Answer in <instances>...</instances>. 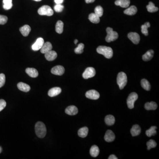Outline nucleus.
<instances>
[{
	"instance_id": "1",
	"label": "nucleus",
	"mask_w": 159,
	"mask_h": 159,
	"mask_svg": "<svg viewBox=\"0 0 159 159\" xmlns=\"http://www.w3.org/2000/svg\"><path fill=\"white\" fill-rule=\"evenodd\" d=\"M35 131L37 136L39 138L45 137L46 133V129L45 125L41 122L37 123L35 126Z\"/></svg>"
},
{
	"instance_id": "2",
	"label": "nucleus",
	"mask_w": 159,
	"mask_h": 159,
	"mask_svg": "<svg viewBox=\"0 0 159 159\" xmlns=\"http://www.w3.org/2000/svg\"><path fill=\"white\" fill-rule=\"evenodd\" d=\"M99 54L103 55L106 59H111L113 56V51L112 48L106 46H99L96 49Z\"/></svg>"
},
{
	"instance_id": "3",
	"label": "nucleus",
	"mask_w": 159,
	"mask_h": 159,
	"mask_svg": "<svg viewBox=\"0 0 159 159\" xmlns=\"http://www.w3.org/2000/svg\"><path fill=\"white\" fill-rule=\"evenodd\" d=\"M117 82L120 89H123L127 83V77L126 74L123 72L119 73L117 76Z\"/></svg>"
},
{
	"instance_id": "4",
	"label": "nucleus",
	"mask_w": 159,
	"mask_h": 159,
	"mask_svg": "<svg viewBox=\"0 0 159 159\" xmlns=\"http://www.w3.org/2000/svg\"><path fill=\"white\" fill-rule=\"evenodd\" d=\"M107 36L106 37V41L110 42L114 41L119 37V35L117 32L113 31L112 28H107L106 29Z\"/></svg>"
},
{
	"instance_id": "5",
	"label": "nucleus",
	"mask_w": 159,
	"mask_h": 159,
	"mask_svg": "<svg viewBox=\"0 0 159 159\" xmlns=\"http://www.w3.org/2000/svg\"><path fill=\"white\" fill-rule=\"evenodd\" d=\"M38 13L40 15H45L51 16L54 14V11L50 6L48 5H43L38 9Z\"/></svg>"
},
{
	"instance_id": "6",
	"label": "nucleus",
	"mask_w": 159,
	"mask_h": 159,
	"mask_svg": "<svg viewBox=\"0 0 159 159\" xmlns=\"http://www.w3.org/2000/svg\"><path fill=\"white\" fill-rule=\"evenodd\" d=\"M138 95L135 92H132L129 94L127 100V104L129 109L133 108L134 103L138 99Z\"/></svg>"
},
{
	"instance_id": "7",
	"label": "nucleus",
	"mask_w": 159,
	"mask_h": 159,
	"mask_svg": "<svg viewBox=\"0 0 159 159\" xmlns=\"http://www.w3.org/2000/svg\"><path fill=\"white\" fill-rule=\"evenodd\" d=\"M96 71L93 67H88L84 72L82 74L83 77L85 79L93 77L96 75Z\"/></svg>"
},
{
	"instance_id": "8",
	"label": "nucleus",
	"mask_w": 159,
	"mask_h": 159,
	"mask_svg": "<svg viewBox=\"0 0 159 159\" xmlns=\"http://www.w3.org/2000/svg\"><path fill=\"white\" fill-rule=\"evenodd\" d=\"M86 96L87 98L93 100H97L100 97L99 92L95 90H89L87 92Z\"/></svg>"
},
{
	"instance_id": "9",
	"label": "nucleus",
	"mask_w": 159,
	"mask_h": 159,
	"mask_svg": "<svg viewBox=\"0 0 159 159\" xmlns=\"http://www.w3.org/2000/svg\"><path fill=\"white\" fill-rule=\"evenodd\" d=\"M51 72L54 75L61 76L65 73V68L61 65H57L52 68Z\"/></svg>"
},
{
	"instance_id": "10",
	"label": "nucleus",
	"mask_w": 159,
	"mask_h": 159,
	"mask_svg": "<svg viewBox=\"0 0 159 159\" xmlns=\"http://www.w3.org/2000/svg\"><path fill=\"white\" fill-rule=\"evenodd\" d=\"M128 37L134 44H138L140 41V36L137 33H129L128 34Z\"/></svg>"
},
{
	"instance_id": "11",
	"label": "nucleus",
	"mask_w": 159,
	"mask_h": 159,
	"mask_svg": "<svg viewBox=\"0 0 159 159\" xmlns=\"http://www.w3.org/2000/svg\"><path fill=\"white\" fill-rule=\"evenodd\" d=\"M44 43V39L42 38H39L37 39L36 42L32 46V49L34 51L40 50Z\"/></svg>"
},
{
	"instance_id": "12",
	"label": "nucleus",
	"mask_w": 159,
	"mask_h": 159,
	"mask_svg": "<svg viewBox=\"0 0 159 159\" xmlns=\"http://www.w3.org/2000/svg\"><path fill=\"white\" fill-rule=\"evenodd\" d=\"M78 110L75 106L72 105L68 106L65 110V112L68 115H74L77 114Z\"/></svg>"
},
{
	"instance_id": "13",
	"label": "nucleus",
	"mask_w": 159,
	"mask_h": 159,
	"mask_svg": "<svg viewBox=\"0 0 159 159\" xmlns=\"http://www.w3.org/2000/svg\"><path fill=\"white\" fill-rule=\"evenodd\" d=\"M115 138V135L112 131L108 130L106 131L104 136V139L106 142H110L114 141Z\"/></svg>"
},
{
	"instance_id": "14",
	"label": "nucleus",
	"mask_w": 159,
	"mask_h": 159,
	"mask_svg": "<svg viewBox=\"0 0 159 159\" xmlns=\"http://www.w3.org/2000/svg\"><path fill=\"white\" fill-rule=\"evenodd\" d=\"M45 58L48 61L55 60L57 57V54L55 51H50L49 52L45 54Z\"/></svg>"
},
{
	"instance_id": "15",
	"label": "nucleus",
	"mask_w": 159,
	"mask_h": 159,
	"mask_svg": "<svg viewBox=\"0 0 159 159\" xmlns=\"http://www.w3.org/2000/svg\"><path fill=\"white\" fill-rule=\"evenodd\" d=\"M61 92V89L59 87H55L51 88L48 92V96L50 97H53L58 96Z\"/></svg>"
},
{
	"instance_id": "16",
	"label": "nucleus",
	"mask_w": 159,
	"mask_h": 159,
	"mask_svg": "<svg viewBox=\"0 0 159 159\" xmlns=\"http://www.w3.org/2000/svg\"><path fill=\"white\" fill-rule=\"evenodd\" d=\"M52 49V45L51 43L49 42H47L43 44V46L41 48V52L42 54H45L50 51Z\"/></svg>"
},
{
	"instance_id": "17",
	"label": "nucleus",
	"mask_w": 159,
	"mask_h": 159,
	"mask_svg": "<svg viewBox=\"0 0 159 159\" xmlns=\"http://www.w3.org/2000/svg\"><path fill=\"white\" fill-rule=\"evenodd\" d=\"M115 4L117 6H120L122 8H127L130 4V0H116Z\"/></svg>"
},
{
	"instance_id": "18",
	"label": "nucleus",
	"mask_w": 159,
	"mask_h": 159,
	"mask_svg": "<svg viewBox=\"0 0 159 159\" xmlns=\"http://www.w3.org/2000/svg\"><path fill=\"white\" fill-rule=\"evenodd\" d=\"M25 71L28 75L32 77H36L38 76V72L35 68H28L26 69Z\"/></svg>"
},
{
	"instance_id": "19",
	"label": "nucleus",
	"mask_w": 159,
	"mask_h": 159,
	"mask_svg": "<svg viewBox=\"0 0 159 159\" xmlns=\"http://www.w3.org/2000/svg\"><path fill=\"white\" fill-rule=\"evenodd\" d=\"M141 128L138 125H134L130 130L131 134L133 137L138 136L141 133Z\"/></svg>"
},
{
	"instance_id": "20",
	"label": "nucleus",
	"mask_w": 159,
	"mask_h": 159,
	"mask_svg": "<svg viewBox=\"0 0 159 159\" xmlns=\"http://www.w3.org/2000/svg\"><path fill=\"white\" fill-rule=\"evenodd\" d=\"M31 31V27L28 25H24L20 28V31L22 35L25 37L28 36Z\"/></svg>"
},
{
	"instance_id": "21",
	"label": "nucleus",
	"mask_w": 159,
	"mask_h": 159,
	"mask_svg": "<svg viewBox=\"0 0 159 159\" xmlns=\"http://www.w3.org/2000/svg\"><path fill=\"white\" fill-rule=\"evenodd\" d=\"M137 7L134 5L130 6L128 9H126L124 11V13L125 14L128 15H133L136 14L137 13Z\"/></svg>"
},
{
	"instance_id": "22",
	"label": "nucleus",
	"mask_w": 159,
	"mask_h": 159,
	"mask_svg": "<svg viewBox=\"0 0 159 159\" xmlns=\"http://www.w3.org/2000/svg\"><path fill=\"white\" fill-rule=\"evenodd\" d=\"M18 87L20 90L24 92H28L31 89L30 86L23 82H20L18 84Z\"/></svg>"
},
{
	"instance_id": "23",
	"label": "nucleus",
	"mask_w": 159,
	"mask_h": 159,
	"mask_svg": "<svg viewBox=\"0 0 159 159\" xmlns=\"http://www.w3.org/2000/svg\"><path fill=\"white\" fill-rule=\"evenodd\" d=\"M154 52L153 50H149V51H148L146 54H144L142 56V59L144 61H146L150 60L153 58V56H154Z\"/></svg>"
},
{
	"instance_id": "24",
	"label": "nucleus",
	"mask_w": 159,
	"mask_h": 159,
	"mask_svg": "<svg viewBox=\"0 0 159 159\" xmlns=\"http://www.w3.org/2000/svg\"><path fill=\"white\" fill-rule=\"evenodd\" d=\"M100 153V150L97 146L96 145L92 146L90 150V155L93 157H97Z\"/></svg>"
},
{
	"instance_id": "25",
	"label": "nucleus",
	"mask_w": 159,
	"mask_h": 159,
	"mask_svg": "<svg viewBox=\"0 0 159 159\" xmlns=\"http://www.w3.org/2000/svg\"><path fill=\"white\" fill-rule=\"evenodd\" d=\"M145 108L147 110H155L157 108V104L154 102H147L145 104Z\"/></svg>"
},
{
	"instance_id": "26",
	"label": "nucleus",
	"mask_w": 159,
	"mask_h": 159,
	"mask_svg": "<svg viewBox=\"0 0 159 159\" xmlns=\"http://www.w3.org/2000/svg\"><path fill=\"white\" fill-rule=\"evenodd\" d=\"M88 129L87 127H84L80 129L78 131V136L80 137L84 138L86 137L88 134Z\"/></svg>"
},
{
	"instance_id": "27",
	"label": "nucleus",
	"mask_w": 159,
	"mask_h": 159,
	"mask_svg": "<svg viewBox=\"0 0 159 159\" xmlns=\"http://www.w3.org/2000/svg\"><path fill=\"white\" fill-rule=\"evenodd\" d=\"M115 118L112 115H108L105 118V122L108 126H112L115 123Z\"/></svg>"
},
{
	"instance_id": "28",
	"label": "nucleus",
	"mask_w": 159,
	"mask_h": 159,
	"mask_svg": "<svg viewBox=\"0 0 159 159\" xmlns=\"http://www.w3.org/2000/svg\"><path fill=\"white\" fill-rule=\"evenodd\" d=\"M64 24L62 21L59 20L57 22L55 26L56 32L58 33L61 34L63 31Z\"/></svg>"
},
{
	"instance_id": "29",
	"label": "nucleus",
	"mask_w": 159,
	"mask_h": 159,
	"mask_svg": "<svg viewBox=\"0 0 159 159\" xmlns=\"http://www.w3.org/2000/svg\"><path fill=\"white\" fill-rule=\"evenodd\" d=\"M100 18L96 15L95 13H92L89 15L88 19L92 23L98 24L100 22Z\"/></svg>"
},
{
	"instance_id": "30",
	"label": "nucleus",
	"mask_w": 159,
	"mask_h": 159,
	"mask_svg": "<svg viewBox=\"0 0 159 159\" xmlns=\"http://www.w3.org/2000/svg\"><path fill=\"white\" fill-rule=\"evenodd\" d=\"M157 127L156 126H152L150 129L146 131V134L149 137H151L152 136H155L156 135Z\"/></svg>"
},
{
	"instance_id": "31",
	"label": "nucleus",
	"mask_w": 159,
	"mask_h": 159,
	"mask_svg": "<svg viewBox=\"0 0 159 159\" xmlns=\"http://www.w3.org/2000/svg\"><path fill=\"white\" fill-rule=\"evenodd\" d=\"M146 8L148 12L150 13H154V12H157L159 10L158 8L156 7L154 4L151 1L149 2V5H147Z\"/></svg>"
},
{
	"instance_id": "32",
	"label": "nucleus",
	"mask_w": 159,
	"mask_h": 159,
	"mask_svg": "<svg viewBox=\"0 0 159 159\" xmlns=\"http://www.w3.org/2000/svg\"><path fill=\"white\" fill-rule=\"evenodd\" d=\"M141 86L145 90L149 91L151 89V85L150 82L145 79H143L141 81Z\"/></svg>"
},
{
	"instance_id": "33",
	"label": "nucleus",
	"mask_w": 159,
	"mask_h": 159,
	"mask_svg": "<svg viewBox=\"0 0 159 159\" xmlns=\"http://www.w3.org/2000/svg\"><path fill=\"white\" fill-rule=\"evenodd\" d=\"M150 27V24L149 22H146V23L142 25L141 27L142 33L146 36H147L149 34L148 28Z\"/></svg>"
},
{
	"instance_id": "34",
	"label": "nucleus",
	"mask_w": 159,
	"mask_h": 159,
	"mask_svg": "<svg viewBox=\"0 0 159 159\" xmlns=\"http://www.w3.org/2000/svg\"><path fill=\"white\" fill-rule=\"evenodd\" d=\"M3 8L5 10H9L13 7L12 0H3Z\"/></svg>"
},
{
	"instance_id": "35",
	"label": "nucleus",
	"mask_w": 159,
	"mask_h": 159,
	"mask_svg": "<svg viewBox=\"0 0 159 159\" xmlns=\"http://www.w3.org/2000/svg\"><path fill=\"white\" fill-rule=\"evenodd\" d=\"M84 45L83 43H80L78 45L77 47L75 48L74 50V52L77 54H81L84 52Z\"/></svg>"
},
{
	"instance_id": "36",
	"label": "nucleus",
	"mask_w": 159,
	"mask_h": 159,
	"mask_svg": "<svg viewBox=\"0 0 159 159\" xmlns=\"http://www.w3.org/2000/svg\"><path fill=\"white\" fill-rule=\"evenodd\" d=\"M103 13H104V10L101 6H98L95 8V13L98 15L99 18H100L103 15Z\"/></svg>"
},
{
	"instance_id": "37",
	"label": "nucleus",
	"mask_w": 159,
	"mask_h": 159,
	"mask_svg": "<svg viewBox=\"0 0 159 159\" xmlns=\"http://www.w3.org/2000/svg\"><path fill=\"white\" fill-rule=\"evenodd\" d=\"M147 146L148 150H150L152 148H155L157 146L156 142L154 141L153 140H150L149 141H148L146 143Z\"/></svg>"
},
{
	"instance_id": "38",
	"label": "nucleus",
	"mask_w": 159,
	"mask_h": 159,
	"mask_svg": "<svg viewBox=\"0 0 159 159\" xmlns=\"http://www.w3.org/2000/svg\"><path fill=\"white\" fill-rule=\"evenodd\" d=\"M63 5L61 4H56L54 7V9L55 11L58 13H60L64 9Z\"/></svg>"
},
{
	"instance_id": "39",
	"label": "nucleus",
	"mask_w": 159,
	"mask_h": 159,
	"mask_svg": "<svg viewBox=\"0 0 159 159\" xmlns=\"http://www.w3.org/2000/svg\"><path fill=\"white\" fill-rule=\"evenodd\" d=\"M8 18L5 15H0V24L4 25L7 23Z\"/></svg>"
},
{
	"instance_id": "40",
	"label": "nucleus",
	"mask_w": 159,
	"mask_h": 159,
	"mask_svg": "<svg viewBox=\"0 0 159 159\" xmlns=\"http://www.w3.org/2000/svg\"><path fill=\"white\" fill-rule=\"evenodd\" d=\"M5 82V76L3 73L0 74V88L4 86Z\"/></svg>"
},
{
	"instance_id": "41",
	"label": "nucleus",
	"mask_w": 159,
	"mask_h": 159,
	"mask_svg": "<svg viewBox=\"0 0 159 159\" xmlns=\"http://www.w3.org/2000/svg\"><path fill=\"white\" fill-rule=\"evenodd\" d=\"M6 106V102L4 100H0V111L3 110Z\"/></svg>"
},
{
	"instance_id": "42",
	"label": "nucleus",
	"mask_w": 159,
	"mask_h": 159,
	"mask_svg": "<svg viewBox=\"0 0 159 159\" xmlns=\"http://www.w3.org/2000/svg\"><path fill=\"white\" fill-rule=\"evenodd\" d=\"M64 0H55V3L56 4H61L63 2Z\"/></svg>"
},
{
	"instance_id": "43",
	"label": "nucleus",
	"mask_w": 159,
	"mask_h": 159,
	"mask_svg": "<svg viewBox=\"0 0 159 159\" xmlns=\"http://www.w3.org/2000/svg\"><path fill=\"white\" fill-rule=\"evenodd\" d=\"M118 158L114 155H111L108 157V159H117Z\"/></svg>"
},
{
	"instance_id": "44",
	"label": "nucleus",
	"mask_w": 159,
	"mask_h": 159,
	"mask_svg": "<svg viewBox=\"0 0 159 159\" xmlns=\"http://www.w3.org/2000/svg\"><path fill=\"white\" fill-rule=\"evenodd\" d=\"M95 1V0H86V3H88H88H93Z\"/></svg>"
},
{
	"instance_id": "45",
	"label": "nucleus",
	"mask_w": 159,
	"mask_h": 159,
	"mask_svg": "<svg viewBox=\"0 0 159 159\" xmlns=\"http://www.w3.org/2000/svg\"><path fill=\"white\" fill-rule=\"evenodd\" d=\"M78 42V40L77 39H75V41H74V43L75 44H77V43Z\"/></svg>"
},
{
	"instance_id": "46",
	"label": "nucleus",
	"mask_w": 159,
	"mask_h": 159,
	"mask_svg": "<svg viewBox=\"0 0 159 159\" xmlns=\"http://www.w3.org/2000/svg\"><path fill=\"white\" fill-rule=\"evenodd\" d=\"M1 152H2V148L0 147V153H1Z\"/></svg>"
},
{
	"instance_id": "47",
	"label": "nucleus",
	"mask_w": 159,
	"mask_h": 159,
	"mask_svg": "<svg viewBox=\"0 0 159 159\" xmlns=\"http://www.w3.org/2000/svg\"><path fill=\"white\" fill-rule=\"evenodd\" d=\"M34 1H41L42 0H34Z\"/></svg>"
}]
</instances>
